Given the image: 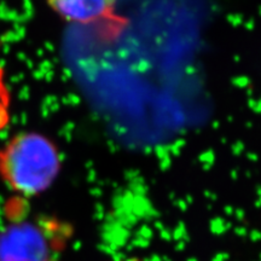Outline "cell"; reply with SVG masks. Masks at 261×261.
<instances>
[{"instance_id": "7a4b0ae2", "label": "cell", "mask_w": 261, "mask_h": 261, "mask_svg": "<svg viewBox=\"0 0 261 261\" xmlns=\"http://www.w3.org/2000/svg\"><path fill=\"white\" fill-rule=\"evenodd\" d=\"M46 230L35 223L9 225L0 232V261H56Z\"/></svg>"}, {"instance_id": "3957f363", "label": "cell", "mask_w": 261, "mask_h": 261, "mask_svg": "<svg viewBox=\"0 0 261 261\" xmlns=\"http://www.w3.org/2000/svg\"><path fill=\"white\" fill-rule=\"evenodd\" d=\"M61 18L74 23H91L107 17L115 8L116 0H46Z\"/></svg>"}, {"instance_id": "6da1fadb", "label": "cell", "mask_w": 261, "mask_h": 261, "mask_svg": "<svg viewBox=\"0 0 261 261\" xmlns=\"http://www.w3.org/2000/svg\"><path fill=\"white\" fill-rule=\"evenodd\" d=\"M60 171V151L41 133H17L0 149V178L21 196L33 197L45 192Z\"/></svg>"}, {"instance_id": "277c9868", "label": "cell", "mask_w": 261, "mask_h": 261, "mask_svg": "<svg viewBox=\"0 0 261 261\" xmlns=\"http://www.w3.org/2000/svg\"><path fill=\"white\" fill-rule=\"evenodd\" d=\"M120 261H144V260H139V259H125V260H120Z\"/></svg>"}]
</instances>
